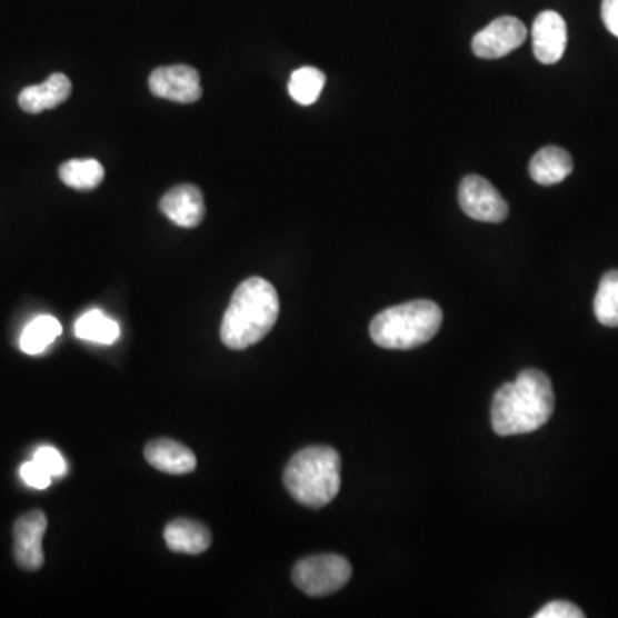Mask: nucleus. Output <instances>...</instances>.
Instances as JSON below:
<instances>
[{"label": "nucleus", "instance_id": "nucleus-24", "mask_svg": "<svg viewBox=\"0 0 618 618\" xmlns=\"http://www.w3.org/2000/svg\"><path fill=\"white\" fill-rule=\"evenodd\" d=\"M601 18L608 31L618 38V0H604Z\"/></svg>", "mask_w": 618, "mask_h": 618}, {"label": "nucleus", "instance_id": "nucleus-5", "mask_svg": "<svg viewBox=\"0 0 618 618\" xmlns=\"http://www.w3.org/2000/svg\"><path fill=\"white\" fill-rule=\"evenodd\" d=\"M351 576V564L340 555L332 554L302 558L292 570L296 588L313 598L339 591L349 582Z\"/></svg>", "mask_w": 618, "mask_h": 618}, {"label": "nucleus", "instance_id": "nucleus-16", "mask_svg": "<svg viewBox=\"0 0 618 618\" xmlns=\"http://www.w3.org/2000/svg\"><path fill=\"white\" fill-rule=\"evenodd\" d=\"M61 181L69 188L78 189V191H90V189L99 188L106 178V170L99 160H69L62 163L59 169Z\"/></svg>", "mask_w": 618, "mask_h": 618}, {"label": "nucleus", "instance_id": "nucleus-22", "mask_svg": "<svg viewBox=\"0 0 618 618\" xmlns=\"http://www.w3.org/2000/svg\"><path fill=\"white\" fill-rule=\"evenodd\" d=\"M585 617V611L581 608L576 607V605L569 604V601H551V604L545 605L541 610L536 611L535 618H582Z\"/></svg>", "mask_w": 618, "mask_h": 618}, {"label": "nucleus", "instance_id": "nucleus-19", "mask_svg": "<svg viewBox=\"0 0 618 618\" xmlns=\"http://www.w3.org/2000/svg\"><path fill=\"white\" fill-rule=\"evenodd\" d=\"M325 87V74L317 68H301L292 72L289 93L295 102L311 106L320 99Z\"/></svg>", "mask_w": 618, "mask_h": 618}, {"label": "nucleus", "instance_id": "nucleus-7", "mask_svg": "<svg viewBox=\"0 0 618 618\" xmlns=\"http://www.w3.org/2000/svg\"><path fill=\"white\" fill-rule=\"evenodd\" d=\"M528 38V30L520 19L504 16L495 19L472 38V52L481 59H500L519 49Z\"/></svg>", "mask_w": 618, "mask_h": 618}, {"label": "nucleus", "instance_id": "nucleus-4", "mask_svg": "<svg viewBox=\"0 0 618 618\" xmlns=\"http://www.w3.org/2000/svg\"><path fill=\"white\" fill-rule=\"evenodd\" d=\"M440 306L427 299L403 302L378 313L370 323V336L383 349L408 351L430 342L440 330Z\"/></svg>", "mask_w": 618, "mask_h": 618}, {"label": "nucleus", "instance_id": "nucleus-21", "mask_svg": "<svg viewBox=\"0 0 618 618\" xmlns=\"http://www.w3.org/2000/svg\"><path fill=\"white\" fill-rule=\"evenodd\" d=\"M33 460L40 464L52 478H61L68 471V464H66L64 457L61 456L59 450L50 446L40 447L34 452Z\"/></svg>", "mask_w": 618, "mask_h": 618}, {"label": "nucleus", "instance_id": "nucleus-17", "mask_svg": "<svg viewBox=\"0 0 618 618\" xmlns=\"http://www.w3.org/2000/svg\"><path fill=\"white\" fill-rule=\"evenodd\" d=\"M62 327L59 321L49 315L34 318L21 336V349L27 355L37 356L46 352L47 347L56 342L57 337L61 336Z\"/></svg>", "mask_w": 618, "mask_h": 618}, {"label": "nucleus", "instance_id": "nucleus-1", "mask_svg": "<svg viewBox=\"0 0 618 618\" xmlns=\"http://www.w3.org/2000/svg\"><path fill=\"white\" fill-rule=\"evenodd\" d=\"M554 409L550 378L544 371L526 370L495 393L491 427L500 437L532 433L547 425Z\"/></svg>", "mask_w": 618, "mask_h": 618}, {"label": "nucleus", "instance_id": "nucleus-6", "mask_svg": "<svg viewBox=\"0 0 618 618\" xmlns=\"http://www.w3.org/2000/svg\"><path fill=\"white\" fill-rule=\"evenodd\" d=\"M459 203L466 216L479 222H504L509 205L498 189L481 176H468L459 186Z\"/></svg>", "mask_w": 618, "mask_h": 618}, {"label": "nucleus", "instance_id": "nucleus-18", "mask_svg": "<svg viewBox=\"0 0 618 618\" xmlns=\"http://www.w3.org/2000/svg\"><path fill=\"white\" fill-rule=\"evenodd\" d=\"M76 336L90 342L113 343L121 336V328L100 309H91L76 321Z\"/></svg>", "mask_w": 618, "mask_h": 618}, {"label": "nucleus", "instance_id": "nucleus-13", "mask_svg": "<svg viewBox=\"0 0 618 618\" xmlns=\"http://www.w3.org/2000/svg\"><path fill=\"white\" fill-rule=\"evenodd\" d=\"M72 84L68 76L56 72L42 84L24 88L19 93V107L28 113H40L56 109L71 97Z\"/></svg>", "mask_w": 618, "mask_h": 618}, {"label": "nucleus", "instance_id": "nucleus-23", "mask_svg": "<svg viewBox=\"0 0 618 618\" xmlns=\"http://www.w3.org/2000/svg\"><path fill=\"white\" fill-rule=\"evenodd\" d=\"M21 478H23L27 485H30L31 488H37V490H46V488L50 487V482H52L53 479L52 476H50L40 464L34 462V460L23 464V468H21Z\"/></svg>", "mask_w": 618, "mask_h": 618}, {"label": "nucleus", "instance_id": "nucleus-9", "mask_svg": "<svg viewBox=\"0 0 618 618\" xmlns=\"http://www.w3.org/2000/svg\"><path fill=\"white\" fill-rule=\"evenodd\" d=\"M47 531V516L42 510H31L19 517L14 525V558L23 570L42 569L43 535Z\"/></svg>", "mask_w": 618, "mask_h": 618}, {"label": "nucleus", "instance_id": "nucleus-8", "mask_svg": "<svg viewBox=\"0 0 618 618\" xmlns=\"http://www.w3.org/2000/svg\"><path fill=\"white\" fill-rule=\"evenodd\" d=\"M150 91L159 99L176 103H195L201 99V81L191 66H166L151 72Z\"/></svg>", "mask_w": 618, "mask_h": 618}, {"label": "nucleus", "instance_id": "nucleus-3", "mask_svg": "<svg viewBox=\"0 0 618 618\" xmlns=\"http://www.w3.org/2000/svg\"><path fill=\"white\" fill-rule=\"evenodd\" d=\"M340 471L342 460L336 449L306 447L287 464L283 482L296 501L311 509H320L339 494Z\"/></svg>", "mask_w": 618, "mask_h": 618}, {"label": "nucleus", "instance_id": "nucleus-11", "mask_svg": "<svg viewBox=\"0 0 618 618\" xmlns=\"http://www.w3.org/2000/svg\"><path fill=\"white\" fill-rule=\"evenodd\" d=\"M160 210L167 219L185 229H195L205 219L203 192L192 185L176 186L160 200Z\"/></svg>", "mask_w": 618, "mask_h": 618}, {"label": "nucleus", "instance_id": "nucleus-12", "mask_svg": "<svg viewBox=\"0 0 618 618\" xmlns=\"http://www.w3.org/2000/svg\"><path fill=\"white\" fill-rule=\"evenodd\" d=\"M144 459L167 475H188L197 468V456L179 441L159 438L144 447Z\"/></svg>", "mask_w": 618, "mask_h": 618}, {"label": "nucleus", "instance_id": "nucleus-10", "mask_svg": "<svg viewBox=\"0 0 618 618\" xmlns=\"http://www.w3.org/2000/svg\"><path fill=\"white\" fill-rule=\"evenodd\" d=\"M567 49V24L562 16L545 11L532 24V52L541 64H555Z\"/></svg>", "mask_w": 618, "mask_h": 618}, {"label": "nucleus", "instance_id": "nucleus-20", "mask_svg": "<svg viewBox=\"0 0 618 618\" xmlns=\"http://www.w3.org/2000/svg\"><path fill=\"white\" fill-rule=\"evenodd\" d=\"M595 315L605 327H618V270L605 273L595 298Z\"/></svg>", "mask_w": 618, "mask_h": 618}, {"label": "nucleus", "instance_id": "nucleus-2", "mask_svg": "<svg viewBox=\"0 0 618 618\" xmlns=\"http://www.w3.org/2000/svg\"><path fill=\"white\" fill-rule=\"evenodd\" d=\"M280 302L276 287L260 277L245 280L236 289L223 315L220 339L235 351L261 342L276 327Z\"/></svg>", "mask_w": 618, "mask_h": 618}, {"label": "nucleus", "instance_id": "nucleus-15", "mask_svg": "<svg viewBox=\"0 0 618 618\" xmlns=\"http://www.w3.org/2000/svg\"><path fill=\"white\" fill-rule=\"evenodd\" d=\"M574 162L569 151L560 147H545L529 163L531 179L541 186H554L566 181L572 173Z\"/></svg>", "mask_w": 618, "mask_h": 618}, {"label": "nucleus", "instance_id": "nucleus-14", "mask_svg": "<svg viewBox=\"0 0 618 618\" xmlns=\"http://www.w3.org/2000/svg\"><path fill=\"white\" fill-rule=\"evenodd\" d=\"M167 547L176 554L200 555L210 548L211 532L197 520L176 519L163 531Z\"/></svg>", "mask_w": 618, "mask_h": 618}]
</instances>
